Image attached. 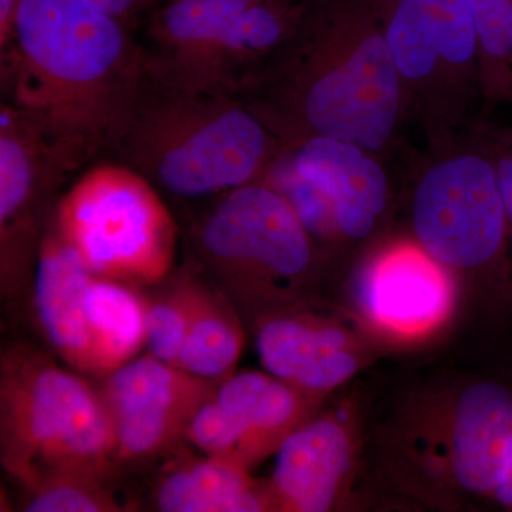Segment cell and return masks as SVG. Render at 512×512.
I'll use <instances>...</instances> for the list:
<instances>
[{
  "instance_id": "obj_1",
  "label": "cell",
  "mask_w": 512,
  "mask_h": 512,
  "mask_svg": "<svg viewBox=\"0 0 512 512\" xmlns=\"http://www.w3.org/2000/svg\"><path fill=\"white\" fill-rule=\"evenodd\" d=\"M292 147L348 141L406 156V97L372 0H311L281 52L238 94Z\"/></svg>"
},
{
  "instance_id": "obj_3",
  "label": "cell",
  "mask_w": 512,
  "mask_h": 512,
  "mask_svg": "<svg viewBox=\"0 0 512 512\" xmlns=\"http://www.w3.org/2000/svg\"><path fill=\"white\" fill-rule=\"evenodd\" d=\"M288 146L234 94L143 90L110 153L175 197L200 198L261 183Z\"/></svg>"
},
{
  "instance_id": "obj_30",
  "label": "cell",
  "mask_w": 512,
  "mask_h": 512,
  "mask_svg": "<svg viewBox=\"0 0 512 512\" xmlns=\"http://www.w3.org/2000/svg\"><path fill=\"white\" fill-rule=\"evenodd\" d=\"M507 106H511V109H512V92H511L510 100H508Z\"/></svg>"
},
{
  "instance_id": "obj_20",
  "label": "cell",
  "mask_w": 512,
  "mask_h": 512,
  "mask_svg": "<svg viewBox=\"0 0 512 512\" xmlns=\"http://www.w3.org/2000/svg\"><path fill=\"white\" fill-rule=\"evenodd\" d=\"M124 282L92 275L86 316L94 375H110L147 345V302Z\"/></svg>"
},
{
  "instance_id": "obj_29",
  "label": "cell",
  "mask_w": 512,
  "mask_h": 512,
  "mask_svg": "<svg viewBox=\"0 0 512 512\" xmlns=\"http://www.w3.org/2000/svg\"><path fill=\"white\" fill-rule=\"evenodd\" d=\"M493 503L500 505L505 510L512 511V461L505 473L503 483L494 495Z\"/></svg>"
},
{
  "instance_id": "obj_17",
  "label": "cell",
  "mask_w": 512,
  "mask_h": 512,
  "mask_svg": "<svg viewBox=\"0 0 512 512\" xmlns=\"http://www.w3.org/2000/svg\"><path fill=\"white\" fill-rule=\"evenodd\" d=\"M92 272L57 234L47 232L37 258L35 299L40 326L53 349L74 369L94 375L86 316Z\"/></svg>"
},
{
  "instance_id": "obj_18",
  "label": "cell",
  "mask_w": 512,
  "mask_h": 512,
  "mask_svg": "<svg viewBox=\"0 0 512 512\" xmlns=\"http://www.w3.org/2000/svg\"><path fill=\"white\" fill-rule=\"evenodd\" d=\"M215 400L241 430L237 460L251 468L315 416L319 400L306 396L271 373L244 372L229 377Z\"/></svg>"
},
{
  "instance_id": "obj_25",
  "label": "cell",
  "mask_w": 512,
  "mask_h": 512,
  "mask_svg": "<svg viewBox=\"0 0 512 512\" xmlns=\"http://www.w3.org/2000/svg\"><path fill=\"white\" fill-rule=\"evenodd\" d=\"M185 439L207 456L237 460L241 430L237 420L215 400H208L188 426ZM239 463V461H238Z\"/></svg>"
},
{
  "instance_id": "obj_8",
  "label": "cell",
  "mask_w": 512,
  "mask_h": 512,
  "mask_svg": "<svg viewBox=\"0 0 512 512\" xmlns=\"http://www.w3.org/2000/svg\"><path fill=\"white\" fill-rule=\"evenodd\" d=\"M389 161L333 138L289 147L268 177L298 212L316 247L349 252L373 242L393 205Z\"/></svg>"
},
{
  "instance_id": "obj_28",
  "label": "cell",
  "mask_w": 512,
  "mask_h": 512,
  "mask_svg": "<svg viewBox=\"0 0 512 512\" xmlns=\"http://www.w3.org/2000/svg\"><path fill=\"white\" fill-rule=\"evenodd\" d=\"M20 2L22 0H0V50L6 49L15 35Z\"/></svg>"
},
{
  "instance_id": "obj_13",
  "label": "cell",
  "mask_w": 512,
  "mask_h": 512,
  "mask_svg": "<svg viewBox=\"0 0 512 512\" xmlns=\"http://www.w3.org/2000/svg\"><path fill=\"white\" fill-rule=\"evenodd\" d=\"M256 349L266 372L319 402L372 359L362 329L335 313H275L259 326Z\"/></svg>"
},
{
  "instance_id": "obj_22",
  "label": "cell",
  "mask_w": 512,
  "mask_h": 512,
  "mask_svg": "<svg viewBox=\"0 0 512 512\" xmlns=\"http://www.w3.org/2000/svg\"><path fill=\"white\" fill-rule=\"evenodd\" d=\"M485 110L508 104L512 92V0H470Z\"/></svg>"
},
{
  "instance_id": "obj_14",
  "label": "cell",
  "mask_w": 512,
  "mask_h": 512,
  "mask_svg": "<svg viewBox=\"0 0 512 512\" xmlns=\"http://www.w3.org/2000/svg\"><path fill=\"white\" fill-rule=\"evenodd\" d=\"M258 2L161 0L136 35L148 79L174 89L207 92L218 50L242 16Z\"/></svg>"
},
{
  "instance_id": "obj_21",
  "label": "cell",
  "mask_w": 512,
  "mask_h": 512,
  "mask_svg": "<svg viewBox=\"0 0 512 512\" xmlns=\"http://www.w3.org/2000/svg\"><path fill=\"white\" fill-rule=\"evenodd\" d=\"M242 348L244 332L234 313L217 296L200 289L178 367L217 380L237 365Z\"/></svg>"
},
{
  "instance_id": "obj_2",
  "label": "cell",
  "mask_w": 512,
  "mask_h": 512,
  "mask_svg": "<svg viewBox=\"0 0 512 512\" xmlns=\"http://www.w3.org/2000/svg\"><path fill=\"white\" fill-rule=\"evenodd\" d=\"M0 52L6 101L80 165L111 150L147 80L136 33L87 0H22Z\"/></svg>"
},
{
  "instance_id": "obj_27",
  "label": "cell",
  "mask_w": 512,
  "mask_h": 512,
  "mask_svg": "<svg viewBox=\"0 0 512 512\" xmlns=\"http://www.w3.org/2000/svg\"><path fill=\"white\" fill-rule=\"evenodd\" d=\"M134 33L161 0H87Z\"/></svg>"
},
{
  "instance_id": "obj_4",
  "label": "cell",
  "mask_w": 512,
  "mask_h": 512,
  "mask_svg": "<svg viewBox=\"0 0 512 512\" xmlns=\"http://www.w3.org/2000/svg\"><path fill=\"white\" fill-rule=\"evenodd\" d=\"M0 420L3 466L28 491L57 474L103 478L116 457L101 394L32 353L3 360Z\"/></svg>"
},
{
  "instance_id": "obj_19",
  "label": "cell",
  "mask_w": 512,
  "mask_h": 512,
  "mask_svg": "<svg viewBox=\"0 0 512 512\" xmlns=\"http://www.w3.org/2000/svg\"><path fill=\"white\" fill-rule=\"evenodd\" d=\"M158 510L165 512L274 511L266 484L232 458L211 457L177 467L158 485Z\"/></svg>"
},
{
  "instance_id": "obj_11",
  "label": "cell",
  "mask_w": 512,
  "mask_h": 512,
  "mask_svg": "<svg viewBox=\"0 0 512 512\" xmlns=\"http://www.w3.org/2000/svg\"><path fill=\"white\" fill-rule=\"evenodd\" d=\"M355 296L362 318L397 340L427 338L453 311V272L413 237L382 239L357 275Z\"/></svg>"
},
{
  "instance_id": "obj_12",
  "label": "cell",
  "mask_w": 512,
  "mask_h": 512,
  "mask_svg": "<svg viewBox=\"0 0 512 512\" xmlns=\"http://www.w3.org/2000/svg\"><path fill=\"white\" fill-rule=\"evenodd\" d=\"M217 393L214 380L191 375L153 355L107 375L101 397L116 436V457L154 456L180 439Z\"/></svg>"
},
{
  "instance_id": "obj_23",
  "label": "cell",
  "mask_w": 512,
  "mask_h": 512,
  "mask_svg": "<svg viewBox=\"0 0 512 512\" xmlns=\"http://www.w3.org/2000/svg\"><path fill=\"white\" fill-rule=\"evenodd\" d=\"M200 289L197 285H180L173 292L147 303V346L150 355L178 367Z\"/></svg>"
},
{
  "instance_id": "obj_26",
  "label": "cell",
  "mask_w": 512,
  "mask_h": 512,
  "mask_svg": "<svg viewBox=\"0 0 512 512\" xmlns=\"http://www.w3.org/2000/svg\"><path fill=\"white\" fill-rule=\"evenodd\" d=\"M493 138L495 168H497L498 185L503 197L505 215L512 238V126H490Z\"/></svg>"
},
{
  "instance_id": "obj_6",
  "label": "cell",
  "mask_w": 512,
  "mask_h": 512,
  "mask_svg": "<svg viewBox=\"0 0 512 512\" xmlns=\"http://www.w3.org/2000/svg\"><path fill=\"white\" fill-rule=\"evenodd\" d=\"M402 79L409 124L427 147L476 126L484 113L470 0H372Z\"/></svg>"
},
{
  "instance_id": "obj_24",
  "label": "cell",
  "mask_w": 512,
  "mask_h": 512,
  "mask_svg": "<svg viewBox=\"0 0 512 512\" xmlns=\"http://www.w3.org/2000/svg\"><path fill=\"white\" fill-rule=\"evenodd\" d=\"M29 512H107L120 507L101 485V478L57 474L29 490Z\"/></svg>"
},
{
  "instance_id": "obj_5",
  "label": "cell",
  "mask_w": 512,
  "mask_h": 512,
  "mask_svg": "<svg viewBox=\"0 0 512 512\" xmlns=\"http://www.w3.org/2000/svg\"><path fill=\"white\" fill-rule=\"evenodd\" d=\"M412 237L451 272H501L508 228L490 124L409 158Z\"/></svg>"
},
{
  "instance_id": "obj_9",
  "label": "cell",
  "mask_w": 512,
  "mask_h": 512,
  "mask_svg": "<svg viewBox=\"0 0 512 512\" xmlns=\"http://www.w3.org/2000/svg\"><path fill=\"white\" fill-rule=\"evenodd\" d=\"M402 454L417 483L494 500L512 461V392L467 384L424 406L407 424Z\"/></svg>"
},
{
  "instance_id": "obj_16",
  "label": "cell",
  "mask_w": 512,
  "mask_h": 512,
  "mask_svg": "<svg viewBox=\"0 0 512 512\" xmlns=\"http://www.w3.org/2000/svg\"><path fill=\"white\" fill-rule=\"evenodd\" d=\"M82 167L28 111L0 107V231L2 252L22 249L35 234V210L67 174Z\"/></svg>"
},
{
  "instance_id": "obj_7",
  "label": "cell",
  "mask_w": 512,
  "mask_h": 512,
  "mask_svg": "<svg viewBox=\"0 0 512 512\" xmlns=\"http://www.w3.org/2000/svg\"><path fill=\"white\" fill-rule=\"evenodd\" d=\"M55 229L94 275L153 285L173 268V215L154 185L121 163L84 173L57 204Z\"/></svg>"
},
{
  "instance_id": "obj_10",
  "label": "cell",
  "mask_w": 512,
  "mask_h": 512,
  "mask_svg": "<svg viewBox=\"0 0 512 512\" xmlns=\"http://www.w3.org/2000/svg\"><path fill=\"white\" fill-rule=\"evenodd\" d=\"M195 239L212 268L245 288L288 291L313 274L320 258L298 212L268 181L225 192Z\"/></svg>"
},
{
  "instance_id": "obj_15",
  "label": "cell",
  "mask_w": 512,
  "mask_h": 512,
  "mask_svg": "<svg viewBox=\"0 0 512 512\" xmlns=\"http://www.w3.org/2000/svg\"><path fill=\"white\" fill-rule=\"evenodd\" d=\"M357 429L350 409L313 416L276 450L274 473L266 484L274 511L326 512L352 483Z\"/></svg>"
}]
</instances>
